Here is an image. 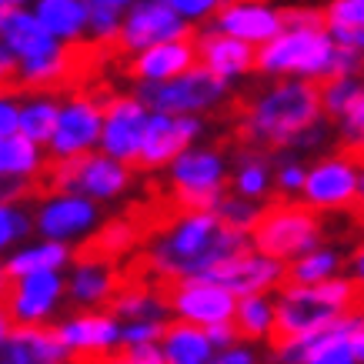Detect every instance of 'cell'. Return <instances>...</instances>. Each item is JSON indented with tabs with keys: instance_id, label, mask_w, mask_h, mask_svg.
Returning <instances> with one entry per match:
<instances>
[{
	"instance_id": "1",
	"label": "cell",
	"mask_w": 364,
	"mask_h": 364,
	"mask_svg": "<svg viewBox=\"0 0 364 364\" xmlns=\"http://www.w3.org/2000/svg\"><path fill=\"white\" fill-rule=\"evenodd\" d=\"M247 247L241 231L224 224L218 214L191 218L177 224L157 247H147V257L161 277H200L210 267L231 261Z\"/></svg>"
},
{
	"instance_id": "2",
	"label": "cell",
	"mask_w": 364,
	"mask_h": 364,
	"mask_svg": "<svg viewBox=\"0 0 364 364\" xmlns=\"http://www.w3.org/2000/svg\"><path fill=\"white\" fill-rule=\"evenodd\" d=\"M331 234L328 214L311 208L304 200H267L254 218L251 237L254 251H261L267 261H287L298 254L314 251Z\"/></svg>"
},
{
	"instance_id": "3",
	"label": "cell",
	"mask_w": 364,
	"mask_h": 364,
	"mask_svg": "<svg viewBox=\"0 0 364 364\" xmlns=\"http://www.w3.org/2000/svg\"><path fill=\"white\" fill-rule=\"evenodd\" d=\"M348 321H354L348 311L338 308V304L321 301L318 294H311L308 287H304V291H291V294H284L281 304H274L267 344H271V351L281 358L287 348L318 341V338H324V334L338 331V328L348 324Z\"/></svg>"
},
{
	"instance_id": "4",
	"label": "cell",
	"mask_w": 364,
	"mask_h": 364,
	"mask_svg": "<svg viewBox=\"0 0 364 364\" xmlns=\"http://www.w3.org/2000/svg\"><path fill=\"white\" fill-rule=\"evenodd\" d=\"M334 64V44L324 33L294 31L257 47V74H328Z\"/></svg>"
},
{
	"instance_id": "5",
	"label": "cell",
	"mask_w": 364,
	"mask_h": 364,
	"mask_svg": "<svg viewBox=\"0 0 364 364\" xmlns=\"http://www.w3.org/2000/svg\"><path fill=\"white\" fill-rule=\"evenodd\" d=\"M224 80L218 74H210L204 67L191 70L184 77L167 80V84H144L141 90H134V97L144 107H154V114H184V111H204L210 104L224 100Z\"/></svg>"
},
{
	"instance_id": "6",
	"label": "cell",
	"mask_w": 364,
	"mask_h": 364,
	"mask_svg": "<svg viewBox=\"0 0 364 364\" xmlns=\"http://www.w3.org/2000/svg\"><path fill=\"white\" fill-rule=\"evenodd\" d=\"M137 251H144L141 234H137V228L131 224L127 214H117L107 224H100L97 234H90L77 247H70V264L77 271H94V267L114 271Z\"/></svg>"
},
{
	"instance_id": "7",
	"label": "cell",
	"mask_w": 364,
	"mask_h": 364,
	"mask_svg": "<svg viewBox=\"0 0 364 364\" xmlns=\"http://www.w3.org/2000/svg\"><path fill=\"white\" fill-rule=\"evenodd\" d=\"M198 33L200 27H184L177 41L154 44L134 54L127 64H121L114 74L127 80H167V77H184L191 70H198Z\"/></svg>"
},
{
	"instance_id": "8",
	"label": "cell",
	"mask_w": 364,
	"mask_h": 364,
	"mask_svg": "<svg viewBox=\"0 0 364 364\" xmlns=\"http://www.w3.org/2000/svg\"><path fill=\"white\" fill-rule=\"evenodd\" d=\"M200 131V124L194 117H167V114H154L151 124H147V134H144L141 154L127 161L124 171L127 174H154L157 167L171 164L184 147L191 144V137Z\"/></svg>"
},
{
	"instance_id": "9",
	"label": "cell",
	"mask_w": 364,
	"mask_h": 364,
	"mask_svg": "<svg viewBox=\"0 0 364 364\" xmlns=\"http://www.w3.org/2000/svg\"><path fill=\"white\" fill-rule=\"evenodd\" d=\"M281 274H284V267L277 264V261L254 257L251 247H244L237 257L210 267L208 274H200V281L204 284H218L224 291H231V294H241V298H261V291L277 287Z\"/></svg>"
},
{
	"instance_id": "10",
	"label": "cell",
	"mask_w": 364,
	"mask_h": 364,
	"mask_svg": "<svg viewBox=\"0 0 364 364\" xmlns=\"http://www.w3.org/2000/svg\"><path fill=\"white\" fill-rule=\"evenodd\" d=\"M67 351L60 324H14L0 364H64Z\"/></svg>"
},
{
	"instance_id": "11",
	"label": "cell",
	"mask_w": 364,
	"mask_h": 364,
	"mask_svg": "<svg viewBox=\"0 0 364 364\" xmlns=\"http://www.w3.org/2000/svg\"><path fill=\"white\" fill-rule=\"evenodd\" d=\"M361 200V181L354 177L351 164H344L338 157L321 161L304 181V204L318 210H348Z\"/></svg>"
},
{
	"instance_id": "12",
	"label": "cell",
	"mask_w": 364,
	"mask_h": 364,
	"mask_svg": "<svg viewBox=\"0 0 364 364\" xmlns=\"http://www.w3.org/2000/svg\"><path fill=\"white\" fill-rule=\"evenodd\" d=\"M151 117L144 114V104L137 97H117L104 111V154L107 157H121L124 164L134 161L141 154L144 134H147Z\"/></svg>"
},
{
	"instance_id": "13",
	"label": "cell",
	"mask_w": 364,
	"mask_h": 364,
	"mask_svg": "<svg viewBox=\"0 0 364 364\" xmlns=\"http://www.w3.org/2000/svg\"><path fill=\"white\" fill-rule=\"evenodd\" d=\"M0 44L21 60V67L44 64V60H50V57L60 50V44L50 37V31L37 21V14H27L23 7L17 14H11V21L4 23Z\"/></svg>"
},
{
	"instance_id": "14",
	"label": "cell",
	"mask_w": 364,
	"mask_h": 364,
	"mask_svg": "<svg viewBox=\"0 0 364 364\" xmlns=\"http://www.w3.org/2000/svg\"><path fill=\"white\" fill-rule=\"evenodd\" d=\"M121 31L131 50H137V47L147 50L154 44L177 41L184 33V23L177 21V11L171 4H137V7H131Z\"/></svg>"
},
{
	"instance_id": "15",
	"label": "cell",
	"mask_w": 364,
	"mask_h": 364,
	"mask_svg": "<svg viewBox=\"0 0 364 364\" xmlns=\"http://www.w3.org/2000/svg\"><path fill=\"white\" fill-rule=\"evenodd\" d=\"M60 277L57 274H31L14 281V291L7 298V314L14 324H44V314L57 304L60 298Z\"/></svg>"
},
{
	"instance_id": "16",
	"label": "cell",
	"mask_w": 364,
	"mask_h": 364,
	"mask_svg": "<svg viewBox=\"0 0 364 364\" xmlns=\"http://www.w3.org/2000/svg\"><path fill=\"white\" fill-rule=\"evenodd\" d=\"M257 60V47L244 44L231 33H198V64L218 77H231V74H247L254 70Z\"/></svg>"
},
{
	"instance_id": "17",
	"label": "cell",
	"mask_w": 364,
	"mask_h": 364,
	"mask_svg": "<svg viewBox=\"0 0 364 364\" xmlns=\"http://www.w3.org/2000/svg\"><path fill=\"white\" fill-rule=\"evenodd\" d=\"M210 17L221 23L231 37H244V41L271 44V37L277 41V33L284 31L277 11H271L264 4H214Z\"/></svg>"
},
{
	"instance_id": "18",
	"label": "cell",
	"mask_w": 364,
	"mask_h": 364,
	"mask_svg": "<svg viewBox=\"0 0 364 364\" xmlns=\"http://www.w3.org/2000/svg\"><path fill=\"white\" fill-rule=\"evenodd\" d=\"M100 117L104 114L90 104H80L74 100L70 107L60 111V124H57V134L50 147H54V157H74V154H84L90 144L97 141L100 134Z\"/></svg>"
},
{
	"instance_id": "19",
	"label": "cell",
	"mask_w": 364,
	"mask_h": 364,
	"mask_svg": "<svg viewBox=\"0 0 364 364\" xmlns=\"http://www.w3.org/2000/svg\"><path fill=\"white\" fill-rule=\"evenodd\" d=\"M90 221H94V204H87L84 198H57L37 210V231L54 241L70 237L74 231H84Z\"/></svg>"
},
{
	"instance_id": "20",
	"label": "cell",
	"mask_w": 364,
	"mask_h": 364,
	"mask_svg": "<svg viewBox=\"0 0 364 364\" xmlns=\"http://www.w3.org/2000/svg\"><path fill=\"white\" fill-rule=\"evenodd\" d=\"M338 267H341V257L334 251H314V254H308V257L294 261V264H287L274 291L291 294V291H304V287L324 284V281H331V271H338Z\"/></svg>"
},
{
	"instance_id": "21",
	"label": "cell",
	"mask_w": 364,
	"mask_h": 364,
	"mask_svg": "<svg viewBox=\"0 0 364 364\" xmlns=\"http://www.w3.org/2000/svg\"><path fill=\"white\" fill-rule=\"evenodd\" d=\"M67 261H70V247L50 241V244H37V247H23V251L11 254L4 261V271L14 281H21V277H31V274H57V267L67 264Z\"/></svg>"
},
{
	"instance_id": "22",
	"label": "cell",
	"mask_w": 364,
	"mask_h": 364,
	"mask_svg": "<svg viewBox=\"0 0 364 364\" xmlns=\"http://www.w3.org/2000/svg\"><path fill=\"white\" fill-rule=\"evenodd\" d=\"M167 361L171 364H204L208 361V331L194 321H171V331L164 338Z\"/></svg>"
},
{
	"instance_id": "23",
	"label": "cell",
	"mask_w": 364,
	"mask_h": 364,
	"mask_svg": "<svg viewBox=\"0 0 364 364\" xmlns=\"http://www.w3.org/2000/svg\"><path fill=\"white\" fill-rule=\"evenodd\" d=\"M171 181H174V184H184V188L210 191V188H221L228 177H224V167L214 151H208V154L200 151V154H184L181 161H174Z\"/></svg>"
},
{
	"instance_id": "24",
	"label": "cell",
	"mask_w": 364,
	"mask_h": 364,
	"mask_svg": "<svg viewBox=\"0 0 364 364\" xmlns=\"http://www.w3.org/2000/svg\"><path fill=\"white\" fill-rule=\"evenodd\" d=\"M64 331L67 348H111L121 331L111 318H100V314H80V318L60 324Z\"/></svg>"
},
{
	"instance_id": "25",
	"label": "cell",
	"mask_w": 364,
	"mask_h": 364,
	"mask_svg": "<svg viewBox=\"0 0 364 364\" xmlns=\"http://www.w3.org/2000/svg\"><path fill=\"white\" fill-rule=\"evenodd\" d=\"M87 17V4H77V0H41L37 4V21L50 31V37H70L74 41Z\"/></svg>"
},
{
	"instance_id": "26",
	"label": "cell",
	"mask_w": 364,
	"mask_h": 364,
	"mask_svg": "<svg viewBox=\"0 0 364 364\" xmlns=\"http://www.w3.org/2000/svg\"><path fill=\"white\" fill-rule=\"evenodd\" d=\"M41 164H44V161L37 154V144H31L27 137L14 134V137H4V141H0V181L33 177Z\"/></svg>"
},
{
	"instance_id": "27",
	"label": "cell",
	"mask_w": 364,
	"mask_h": 364,
	"mask_svg": "<svg viewBox=\"0 0 364 364\" xmlns=\"http://www.w3.org/2000/svg\"><path fill=\"white\" fill-rule=\"evenodd\" d=\"M127 184H131V174L124 171V164H114L107 154H94L87 171H84L80 191H87L94 198H114V194H121Z\"/></svg>"
},
{
	"instance_id": "28",
	"label": "cell",
	"mask_w": 364,
	"mask_h": 364,
	"mask_svg": "<svg viewBox=\"0 0 364 364\" xmlns=\"http://www.w3.org/2000/svg\"><path fill=\"white\" fill-rule=\"evenodd\" d=\"M60 124V107L54 100H31L21 107V137H27L31 144H50Z\"/></svg>"
},
{
	"instance_id": "29",
	"label": "cell",
	"mask_w": 364,
	"mask_h": 364,
	"mask_svg": "<svg viewBox=\"0 0 364 364\" xmlns=\"http://www.w3.org/2000/svg\"><path fill=\"white\" fill-rule=\"evenodd\" d=\"M271 314L274 311L267 308L261 298H241L237 301V311L231 318V328H234V338L237 341H257L271 331Z\"/></svg>"
},
{
	"instance_id": "30",
	"label": "cell",
	"mask_w": 364,
	"mask_h": 364,
	"mask_svg": "<svg viewBox=\"0 0 364 364\" xmlns=\"http://www.w3.org/2000/svg\"><path fill=\"white\" fill-rule=\"evenodd\" d=\"M107 291H111V271H100V267L77 271V277L67 287V294L74 298L77 308H94V311L100 308V301L107 298Z\"/></svg>"
},
{
	"instance_id": "31",
	"label": "cell",
	"mask_w": 364,
	"mask_h": 364,
	"mask_svg": "<svg viewBox=\"0 0 364 364\" xmlns=\"http://www.w3.org/2000/svg\"><path fill=\"white\" fill-rule=\"evenodd\" d=\"M277 17H281V27H291V33H324V27H331L328 23V7H281Z\"/></svg>"
},
{
	"instance_id": "32",
	"label": "cell",
	"mask_w": 364,
	"mask_h": 364,
	"mask_svg": "<svg viewBox=\"0 0 364 364\" xmlns=\"http://www.w3.org/2000/svg\"><path fill=\"white\" fill-rule=\"evenodd\" d=\"M124 11H131L121 0H100V4H87V21L94 27V37H107V33L121 31V17Z\"/></svg>"
},
{
	"instance_id": "33",
	"label": "cell",
	"mask_w": 364,
	"mask_h": 364,
	"mask_svg": "<svg viewBox=\"0 0 364 364\" xmlns=\"http://www.w3.org/2000/svg\"><path fill=\"white\" fill-rule=\"evenodd\" d=\"M27 231H31V218L17 204H0V251H7Z\"/></svg>"
},
{
	"instance_id": "34",
	"label": "cell",
	"mask_w": 364,
	"mask_h": 364,
	"mask_svg": "<svg viewBox=\"0 0 364 364\" xmlns=\"http://www.w3.org/2000/svg\"><path fill=\"white\" fill-rule=\"evenodd\" d=\"M231 191L241 194V200L261 198V191H264V164H244L237 171V177L231 181Z\"/></svg>"
},
{
	"instance_id": "35",
	"label": "cell",
	"mask_w": 364,
	"mask_h": 364,
	"mask_svg": "<svg viewBox=\"0 0 364 364\" xmlns=\"http://www.w3.org/2000/svg\"><path fill=\"white\" fill-rule=\"evenodd\" d=\"M344 137H354V141H364V87L358 90V97L348 104L344 111Z\"/></svg>"
},
{
	"instance_id": "36",
	"label": "cell",
	"mask_w": 364,
	"mask_h": 364,
	"mask_svg": "<svg viewBox=\"0 0 364 364\" xmlns=\"http://www.w3.org/2000/svg\"><path fill=\"white\" fill-rule=\"evenodd\" d=\"M21 131V107L14 104V97H0V141L14 137Z\"/></svg>"
},
{
	"instance_id": "37",
	"label": "cell",
	"mask_w": 364,
	"mask_h": 364,
	"mask_svg": "<svg viewBox=\"0 0 364 364\" xmlns=\"http://www.w3.org/2000/svg\"><path fill=\"white\" fill-rule=\"evenodd\" d=\"M171 7H174L177 14H194V17L214 11V4H208V0H174Z\"/></svg>"
},
{
	"instance_id": "38",
	"label": "cell",
	"mask_w": 364,
	"mask_h": 364,
	"mask_svg": "<svg viewBox=\"0 0 364 364\" xmlns=\"http://www.w3.org/2000/svg\"><path fill=\"white\" fill-rule=\"evenodd\" d=\"M208 364H257V358H251L247 351H231V348H228V351H221L218 358H210Z\"/></svg>"
},
{
	"instance_id": "39",
	"label": "cell",
	"mask_w": 364,
	"mask_h": 364,
	"mask_svg": "<svg viewBox=\"0 0 364 364\" xmlns=\"http://www.w3.org/2000/svg\"><path fill=\"white\" fill-rule=\"evenodd\" d=\"M348 224H351L354 237H361V234H364V200H358V204L348 210Z\"/></svg>"
},
{
	"instance_id": "40",
	"label": "cell",
	"mask_w": 364,
	"mask_h": 364,
	"mask_svg": "<svg viewBox=\"0 0 364 364\" xmlns=\"http://www.w3.org/2000/svg\"><path fill=\"white\" fill-rule=\"evenodd\" d=\"M11 291H14V277L0 267V308H7V298H11Z\"/></svg>"
},
{
	"instance_id": "41",
	"label": "cell",
	"mask_w": 364,
	"mask_h": 364,
	"mask_svg": "<svg viewBox=\"0 0 364 364\" xmlns=\"http://www.w3.org/2000/svg\"><path fill=\"white\" fill-rule=\"evenodd\" d=\"M351 351H354V358H358V361H364V324L351 334Z\"/></svg>"
},
{
	"instance_id": "42",
	"label": "cell",
	"mask_w": 364,
	"mask_h": 364,
	"mask_svg": "<svg viewBox=\"0 0 364 364\" xmlns=\"http://www.w3.org/2000/svg\"><path fill=\"white\" fill-rule=\"evenodd\" d=\"M11 328H14V321H11V314L0 308V351H4V344H7V334H11Z\"/></svg>"
},
{
	"instance_id": "43",
	"label": "cell",
	"mask_w": 364,
	"mask_h": 364,
	"mask_svg": "<svg viewBox=\"0 0 364 364\" xmlns=\"http://www.w3.org/2000/svg\"><path fill=\"white\" fill-rule=\"evenodd\" d=\"M351 264L358 267V277L364 281V244H354V251H351Z\"/></svg>"
}]
</instances>
